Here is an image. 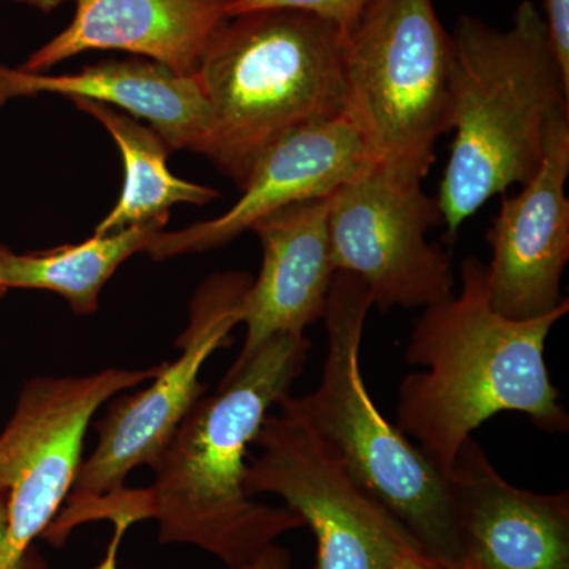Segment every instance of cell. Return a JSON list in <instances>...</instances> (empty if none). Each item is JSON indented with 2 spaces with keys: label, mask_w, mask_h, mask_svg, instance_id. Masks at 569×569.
<instances>
[{
  "label": "cell",
  "mask_w": 569,
  "mask_h": 569,
  "mask_svg": "<svg viewBox=\"0 0 569 569\" xmlns=\"http://www.w3.org/2000/svg\"><path fill=\"white\" fill-rule=\"evenodd\" d=\"M541 14L553 58L569 88V0H542Z\"/></svg>",
  "instance_id": "obj_20"
},
{
  "label": "cell",
  "mask_w": 569,
  "mask_h": 569,
  "mask_svg": "<svg viewBox=\"0 0 569 569\" xmlns=\"http://www.w3.org/2000/svg\"><path fill=\"white\" fill-rule=\"evenodd\" d=\"M250 276L227 272L206 280L190 306V321L176 340L181 355L163 362L148 388L112 397L97 422L99 441L82 459L73 489L44 537L61 546L77 529L86 508L126 489V479L140 466L152 467L194 403L208 391L200 372L213 351L231 343L230 332L241 323V305Z\"/></svg>",
  "instance_id": "obj_7"
},
{
  "label": "cell",
  "mask_w": 569,
  "mask_h": 569,
  "mask_svg": "<svg viewBox=\"0 0 569 569\" xmlns=\"http://www.w3.org/2000/svg\"><path fill=\"white\" fill-rule=\"evenodd\" d=\"M458 569H478L477 567H473V565L470 563H463L462 567Z\"/></svg>",
  "instance_id": "obj_26"
},
{
  "label": "cell",
  "mask_w": 569,
  "mask_h": 569,
  "mask_svg": "<svg viewBox=\"0 0 569 569\" xmlns=\"http://www.w3.org/2000/svg\"><path fill=\"white\" fill-rule=\"evenodd\" d=\"M569 107L553 114L537 174L501 201L486 234L490 306L509 320L548 316L568 302L561 279L569 260Z\"/></svg>",
  "instance_id": "obj_11"
},
{
  "label": "cell",
  "mask_w": 569,
  "mask_h": 569,
  "mask_svg": "<svg viewBox=\"0 0 569 569\" xmlns=\"http://www.w3.org/2000/svg\"><path fill=\"white\" fill-rule=\"evenodd\" d=\"M253 445L260 456L247 463V493L282 498L312 529L316 569H389L406 557L427 556L413 535L348 478L291 411L279 407V413L268 415Z\"/></svg>",
  "instance_id": "obj_9"
},
{
  "label": "cell",
  "mask_w": 569,
  "mask_h": 569,
  "mask_svg": "<svg viewBox=\"0 0 569 569\" xmlns=\"http://www.w3.org/2000/svg\"><path fill=\"white\" fill-rule=\"evenodd\" d=\"M7 291H9V290H6V288L0 287V301H2L3 296L7 295Z\"/></svg>",
  "instance_id": "obj_27"
},
{
  "label": "cell",
  "mask_w": 569,
  "mask_h": 569,
  "mask_svg": "<svg viewBox=\"0 0 569 569\" xmlns=\"http://www.w3.org/2000/svg\"><path fill=\"white\" fill-rule=\"evenodd\" d=\"M310 342L279 335L236 359L212 395L192 407L151 467L148 489H123L103 501L100 518L152 519L162 545H190L228 569H244L280 535L305 526L288 508L247 493V452L269 410L305 372Z\"/></svg>",
  "instance_id": "obj_1"
},
{
  "label": "cell",
  "mask_w": 569,
  "mask_h": 569,
  "mask_svg": "<svg viewBox=\"0 0 569 569\" xmlns=\"http://www.w3.org/2000/svg\"><path fill=\"white\" fill-rule=\"evenodd\" d=\"M20 569H47V565H44L43 559H41L40 553L37 552L36 549H29V552L26 553L24 560H22Z\"/></svg>",
  "instance_id": "obj_25"
},
{
  "label": "cell",
  "mask_w": 569,
  "mask_h": 569,
  "mask_svg": "<svg viewBox=\"0 0 569 569\" xmlns=\"http://www.w3.org/2000/svg\"><path fill=\"white\" fill-rule=\"evenodd\" d=\"M463 563L478 569H569V493L507 481L473 437L447 477Z\"/></svg>",
  "instance_id": "obj_13"
},
{
  "label": "cell",
  "mask_w": 569,
  "mask_h": 569,
  "mask_svg": "<svg viewBox=\"0 0 569 569\" xmlns=\"http://www.w3.org/2000/svg\"><path fill=\"white\" fill-rule=\"evenodd\" d=\"M460 291L426 307L406 350L421 367L399 385L396 426L447 477L473 430L503 411L527 415L538 429L563 433L567 410L550 381L546 342L569 312L518 321L490 306L486 264L466 258Z\"/></svg>",
  "instance_id": "obj_2"
},
{
  "label": "cell",
  "mask_w": 569,
  "mask_h": 569,
  "mask_svg": "<svg viewBox=\"0 0 569 569\" xmlns=\"http://www.w3.org/2000/svg\"><path fill=\"white\" fill-rule=\"evenodd\" d=\"M451 36V144L437 203L448 241L497 194L529 182L569 88L541 11L519 3L508 29L463 14Z\"/></svg>",
  "instance_id": "obj_3"
},
{
  "label": "cell",
  "mask_w": 569,
  "mask_h": 569,
  "mask_svg": "<svg viewBox=\"0 0 569 569\" xmlns=\"http://www.w3.org/2000/svg\"><path fill=\"white\" fill-rule=\"evenodd\" d=\"M193 77L209 108L200 153L239 189L284 134L346 116L342 32L307 11L228 18Z\"/></svg>",
  "instance_id": "obj_4"
},
{
  "label": "cell",
  "mask_w": 569,
  "mask_h": 569,
  "mask_svg": "<svg viewBox=\"0 0 569 569\" xmlns=\"http://www.w3.org/2000/svg\"><path fill=\"white\" fill-rule=\"evenodd\" d=\"M7 520H9V493L0 488V552H2L3 539L7 533Z\"/></svg>",
  "instance_id": "obj_23"
},
{
  "label": "cell",
  "mask_w": 569,
  "mask_h": 569,
  "mask_svg": "<svg viewBox=\"0 0 569 569\" xmlns=\"http://www.w3.org/2000/svg\"><path fill=\"white\" fill-rule=\"evenodd\" d=\"M372 307L362 280L336 272L321 317L328 351L320 383L309 395L283 396L277 406L301 419L348 478L391 512L430 559L458 569L466 557L447 478L380 413L362 378V335Z\"/></svg>",
  "instance_id": "obj_5"
},
{
  "label": "cell",
  "mask_w": 569,
  "mask_h": 569,
  "mask_svg": "<svg viewBox=\"0 0 569 569\" xmlns=\"http://www.w3.org/2000/svg\"><path fill=\"white\" fill-rule=\"evenodd\" d=\"M71 102L102 123L122 156V192L93 234H108L170 216L174 204L204 206L220 197L212 187L183 181L171 173L168 168L171 149L151 127L142 126L110 104L82 99Z\"/></svg>",
  "instance_id": "obj_18"
},
{
  "label": "cell",
  "mask_w": 569,
  "mask_h": 569,
  "mask_svg": "<svg viewBox=\"0 0 569 569\" xmlns=\"http://www.w3.org/2000/svg\"><path fill=\"white\" fill-rule=\"evenodd\" d=\"M43 93L93 100L146 119L171 152L200 153L208 133V102L194 77L138 56L102 61L69 74L31 73L0 63V107Z\"/></svg>",
  "instance_id": "obj_16"
},
{
  "label": "cell",
  "mask_w": 569,
  "mask_h": 569,
  "mask_svg": "<svg viewBox=\"0 0 569 569\" xmlns=\"http://www.w3.org/2000/svg\"><path fill=\"white\" fill-rule=\"evenodd\" d=\"M372 164L361 134L347 116L284 134L254 163L242 197L216 219L160 231L146 253L163 261L203 253L233 241L284 206L328 198Z\"/></svg>",
  "instance_id": "obj_12"
},
{
  "label": "cell",
  "mask_w": 569,
  "mask_h": 569,
  "mask_svg": "<svg viewBox=\"0 0 569 569\" xmlns=\"http://www.w3.org/2000/svg\"><path fill=\"white\" fill-rule=\"evenodd\" d=\"M329 197L284 206L253 224L263 263L241 305L246 340L236 359L279 335H305L323 317L336 276L328 230Z\"/></svg>",
  "instance_id": "obj_14"
},
{
  "label": "cell",
  "mask_w": 569,
  "mask_h": 569,
  "mask_svg": "<svg viewBox=\"0 0 569 569\" xmlns=\"http://www.w3.org/2000/svg\"><path fill=\"white\" fill-rule=\"evenodd\" d=\"M451 63L432 0H370L342 33L346 116L373 164L425 181L451 132Z\"/></svg>",
  "instance_id": "obj_6"
},
{
  "label": "cell",
  "mask_w": 569,
  "mask_h": 569,
  "mask_svg": "<svg viewBox=\"0 0 569 569\" xmlns=\"http://www.w3.org/2000/svg\"><path fill=\"white\" fill-rule=\"evenodd\" d=\"M73 20L20 69L44 73L88 51H126L193 77L228 20L224 0H74Z\"/></svg>",
  "instance_id": "obj_15"
},
{
  "label": "cell",
  "mask_w": 569,
  "mask_h": 569,
  "mask_svg": "<svg viewBox=\"0 0 569 569\" xmlns=\"http://www.w3.org/2000/svg\"><path fill=\"white\" fill-rule=\"evenodd\" d=\"M170 216L133 224L108 234H93L80 244L40 252L14 253L0 246V287L51 291L62 296L78 317L93 316L104 284L123 261L146 252L164 230Z\"/></svg>",
  "instance_id": "obj_17"
},
{
  "label": "cell",
  "mask_w": 569,
  "mask_h": 569,
  "mask_svg": "<svg viewBox=\"0 0 569 569\" xmlns=\"http://www.w3.org/2000/svg\"><path fill=\"white\" fill-rule=\"evenodd\" d=\"M14 2L26 3V6L33 7V9L41 11H52L59 9L62 3L71 2V0H14Z\"/></svg>",
  "instance_id": "obj_24"
},
{
  "label": "cell",
  "mask_w": 569,
  "mask_h": 569,
  "mask_svg": "<svg viewBox=\"0 0 569 569\" xmlns=\"http://www.w3.org/2000/svg\"><path fill=\"white\" fill-rule=\"evenodd\" d=\"M421 183L372 163L329 197L336 272L362 280L381 312L426 309L455 293L451 257L427 241L443 216Z\"/></svg>",
  "instance_id": "obj_10"
},
{
  "label": "cell",
  "mask_w": 569,
  "mask_h": 569,
  "mask_svg": "<svg viewBox=\"0 0 569 569\" xmlns=\"http://www.w3.org/2000/svg\"><path fill=\"white\" fill-rule=\"evenodd\" d=\"M160 370L162 365L110 367L91 376L37 377L24 385L0 432V488L9 493L0 569H20L32 542L58 518L80 471L97 411Z\"/></svg>",
  "instance_id": "obj_8"
},
{
  "label": "cell",
  "mask_w": 569,
  "mask_h": 569,
  "mask_svg": "<svg viewBox=\"0 0 569 569\" xmlns=\"http://www.w3.org/2000/svg\"><path fill=\"white\" fill-rule=\"evenodd\" d=\"M369 2L370 0H233L227 3L224 13L231 18L254 10H301L331 22L340 32L346 33Z\"/></svg>",
  "instance_id": "obj_19"
},
{
  "label": "cell",
  "mask_w": 569,
  "mask_h": 569,
  "mask_svg": "<svg viewBox=\"0 0 569 569\" xmlns=\"http://www.w3.org/2000/svg\"><path fill=\"white\" fill-rule=\"evenodd\" d=\"M224 2L230 3L233 2V0H224Z\"/></svg>",
  "instance_id": "obj_28"
},
{
  "label": "cell",
  "mask_w": 569,
  "mask_h": 569,
  "mask_svg": "<svg viewBox=\"0 0 569 569\" xmlns=\"http://www.w3.org/2000/svg\"><path fill=\"white\" fill-rule=\"evenodd\" d=\"M111 523L114 526V533H112L110 548H108L102 563L93 569H119V548H121L123 535L132 527V523L122 519L112 520ZM244 569H290V563H288L287 552L283 549L277 548V546H272L271 549L266 550L260 559Z\"/></svg>",
  "instance_id": "obj_21"
},
{
  "label": "cell",
  "mask_w": 569,
  "mask_h": 569,
  "mask_svg": "<svg viewBox=\"0 0 569 569\" xmlns=\"http://www.w3.org/2000/svg\"><path fill=\"white\" fill-rule=\"evenodd\" d=\"M389 569H448L441 567L436 560L430 559L427 556H410L406 557L396 565H392Z\"/></svg>",
  "instance_id": "obj_22"
}]
</instances>
